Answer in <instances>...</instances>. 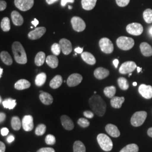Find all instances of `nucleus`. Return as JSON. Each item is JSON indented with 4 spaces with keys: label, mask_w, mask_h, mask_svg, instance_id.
<instances>
[{
    "label": "nucleus",
    "mask_w": 152,
    "mask_h": 152,
    "mask_svg": "<svg viewBox=\"0 0 152 152\" xmlns=\"http://www.w3.org/2000/svg\"><path fill=\"white\" fill-rule=\"evenodd\" d=\"M88 104L92 112L98 116L102 117L105 113L107 104L100 96L94 95L89 99Z\"/></svg>",
    "instance_id": "nucleus-1"
},
{
    "label": "nucleus",
    "mask_w": 152,
    "mask_h": 152,
    "mask_svg": "<svg viewBox=\"0 0 152 152\" xmlns=\"http://www.w3.org/2000/svg\"><path fill=\"white\" fill-rule=\"evenodd\" d=\"M12 50L16 63L20 64H25L27 63L26 51L19 42L16 41L12 44Z\"/></svg>",
    "instance_id": "nucleus-2"
},
{
    "label": "nucleus",
    "mask_w": 152,
    "mask_h": 152,
    "mask_svg": "<svg viewBox=\"0 0 152 152\" xmlns=\"http://www.w3.org/2000/svg\"><path fill=\"white\" fill-rule=\"evenodd\" d=\"M97 141L102 150L105 152H109L113 148V142L110 138L104 134H99L97 136Z\"/></svg>",
    "instance_id": "nucleus-3"
},
{
    "label": "nucleus",
    "mask_w": 152,
    "mask_h": 152,
    "mask_svg": "<svg viewBox=\"0 0 152 152\" xmlns=\"http://www.w3.org/2000/svg\"><path fill=\"white\" fill-rule=\"evenodd\" d=\"M117 46L122 50H129L132 49L135 44V41L133 38L125 36H121L117 38L116 41Z\"/></svg>",
    "instance_id": "nucleus-4"
},
{
    "label": "nucleus",
    "mask_w": 152,
    "mask_h": 152,
    "mask_svg": "<svg viewBox=\"0 0 152 152\" xmlns=\"http://www.w3.org/2000/svg\"><path fill=\"white\" fill-rule=\"evenodd\" d=\"M147 117L145 111L136 112L131 118V124L134 127H139L144 124Z\"/></svg>",
    "instance_id": "nucleus-5"
},
{
    "label": "nucleus",
    "mask_w": 152,
    "mask_h": 152,
    "mask_svg": "<svg viewBox=\"0 0 152 152\" xmlns=\"http://www.w3.org/2000/svg\"><path fill=\"white\" fill-rule=\"evenodd\" d=\"M99 45L102 51L105 54H111L114 50V46L112 42L108 38H101Z\"/></svg>",
    "instance_id": "nucleus-6"
},
{
    "label": "nucleus",
    "mask_w": 152,
    "mask_h": 152,
    "mask_svg": "<svg viewBox=\"0 0 152 152\" xmlns=\"http://www.w3.org/2000/svg\"><path fill=\"white\" fill-rule=\"evenodd\" d=\"M71 22L73 29L76 32H82L86 28L85 22L78 16H73L71 19Z\"/></svg>",
    "instance_id": "nucleus-7"
},
{
    "label": "nucleus",
    "mask_w": 152,
    "mask_h": 152,
    "mask_svg": "<svg viewBox=\"0 0 152 152\" xmlns=\"http://www.w3.org/2000/svg\"><path fill=\"white\" fill-rule=\"evenodd\" d=\"M127 32L134 36H140L143 32V27L140 23H132L126 27Z\"/></svg>",
    "instance_id": "nucleus-8"
},
{
    "label": "nucleus",
    "mask_w": 152,
    "mask_h": 152,
    "mask_svg": "<svg viewBox=\"0 0 152 152\" xmlns=\"http://www.w3.org/2000/svg\"><path fill=\"white\" fill-rule=\"evenodd\" d=\"M14 4L20 10L28 11L34 5V0H15Z\"/></svg>",
    "instance_id": "nucleus-9"
},
{
    "label": "nucleus",
    "mask_w": 152,
    "mask_h": 152,
    "mask_svg": "<svg viewBox=\"0 0 152 152\" xmlns=\"http://www.w3.org/2000/svg\"><path fill=\"white\" fill-rule=\"evenodd\" d=\"M137 68L136 63L132 61H127L121 65L119 72L121 74L125 75L132 73Z\"/></svg>",
    "instance_id": "nucleus-10"
},
{
    "label": "nucleus",
    "mask_w": 152,
    "mask_h": 152,
    "mask_svg": "<svg viewBox=\"0 0 152 152\" xmlns=\"http://www.w3.org/2000/svg\"><path fill=\"white\" fill-rule=\"evenodd\" d=\"M46 32V28L44 27L36 28L34 30L31 31L28 33V37L31 40L38 39L41 37H42Z\"/></svg>",
    "instance_id": "nucleus-11"
},
{
    "label": "nucleus",
    "mask_w": 152,
    "mask_h": 152,
    "mask_svg": "<svg viewBox=\"0 0 152 152\" xmlns=\"http://www.w3.org/2000/svg\"><path fill=\"white\" fill-rule=\"evenodd\" d=\"M22 126L24 130L31 131L34 128L33 118L31 115H26L23 118L22 121Z\"/></svg>",
    "instance_id": "nucleus-12"
},
{
    "label": "nucleus",
    "mask_w": 152,
    "mask_h": 152,
    "mask_svg": "<svg viewBox=\"0 0 152 152\" xmlns=\"http://www.w3.org/2000/svg\"><path fill=\"white\" fill-rule=\"evenodd\" d=\"M83 77L78 73H73L69 76L66 81V83L69 87H75L78 85L82 81Z\"/></svg>",
    "instance_id": "nucleus-13"
},
{
    "label": "nucleus",
    "mask_w": 152,
    "mask_h": 152,
    "mask_svg": "<svg viewBox=\"0 0 152 152\" xmlns=\"http://www.w3.org/2000/svg\"><path fill=\"white\" fill-rule=\"evenodd\" d=\"M139 92L143 98L147 99H150L152 98V86L141 84L139 87Z\"/></svg>",
    "instance_id": "nucleus-14"
},
{
    "label": "nucleus",
    "mask_w": 152,
    "mask_h": 152,
    "mask_svg": "<svg viewBox=\"0 0 152 152\" xmlns=\"http://www.w3.org/2000/svg\"><path fill=\"white\" fill-rule=\"evenodd\" d=\"M59 44H60L62 53L64 54L68 55L72 52V45L69 40L66 38H62L59 41Z\"/></svg>",
    "instance_id": "nucleus-15"
},
{
    "label": "nucleus",
    "mask_w": 152,
    "mask_h": 152,
    "mask_svg": "<svg viewBox=\"0 0 152 152\" xmlns=\"http://www.w3.org/2000/svg\"><path fill=\"white\" fill-rule=\"evenodd\" d=\"M60 120L62 126L65 130L71 131L73 129L74 123L70 117L66 115H63L62 116H61Z\"/></svg>",
    "instance_id": "nucleus-16"
},
{
    "label": "nucleus",
    "mask_w": 152,
    "mask_h": 152,
    "mask_svg": "<svg viewBox=\"0 0 152 152\" xmlns=\"http://www.w3.org/2000/svg\"><path fill=\"white\" fill-rule=\"evenodd\" d=\"M94 75L95 77L98 80H103L109 76V71L103 67H99L95 70Z\"/></svg>",
    "instance_id": "nucleus-17"
},
{
    "label": "nucleus",
    "mask_w": 152,
    "mask_h": 152,
    "mask_svg": "<svg viewBox=\"0 0 152 152\" xmlns=\"http://www.w3.org/2000/svg\"><path fill=\"white\" fill-rule=\"evenodd\" d=\"M105 131L110 136L113 137H118L120 136V131L115 125L108 124L105 126Z\"/></svg>",
    "instance_id": "nucleus-18"
},
{
    "label": "nucleus",
    "mask_w": 152,
    "mask_h": 152,
    "mask_svg": "<svg viewBox=\"0 0 152 152\" xmlns=\"http://www.w3.org/2000/svg\"><path fill=\"white\" fill-rule=\"evenodd\" d=\"M11 20L13 24L16 26H20L24 23V19L20 14L17 11H12Z\"/></svg>",
    "instance_id": "nucleus-19"
},
{
    "label": "nucleus",
    "mask_w": 152,
    "mask_h": 152,
    "mask_svg": "<svg viewBox=\"0 0 152 152\" xmlns=\"http://www.w3.org/2000/svg\"><path fill=\"white\" fill-rule=\"evenodd\" d=\"M39 98L42 103L49 105L53 103V98L48 92H43L39 94Z\"/></svg>",
    "instance_id": "nucleus-20"
},
{
    "label": "nucleus",
    "mask_w": 152,
    "mask_h": 152,
    "mask_svg": "<svg viewBox=\"0 0 152 152\" xmlns=\"http://www.w3.org/2000/svg\"><path fill=\"white\" fill-rule=\"evenodd\" d=\"M81 58L85 63L89 65H94L96 63L95 58L90 53L83 52L81 54Z\"/></svg>",
    "instance_id": "nucleus-21"
},
{
    "label": "nucleus",
    "mask_w": 152,
    "mask_h": 152,
    "mask_svg": "<svg viewBox=\"0 0 152 152\" xmlns=\"http://www.w3.org/2000/svg\"><path fill=\"white\" fill-rule=\"evenodd\" d=\"M31 83L27 80L21 79L18 80L15 83L14 87L18 90H23L25 89H27L31 87Z\"/></svg>",
    "instance_id": "nucleus-22"
},
{
    "label": "nucleus",
    "mask_w": 152,
    "mask_h": 152,
    "mask_svg": "<svg viewBox=\"0 0 152 152\" xmlns=\"http://www.w3.org/2000/svg\"><path fill=\"white\" fill-rule=\"evenodd\" d=\"M141 54L145 56H151L152 55V46L147 42H142L140 45Z\"/></svg>",
    "instance_id": "nucleus-23"
},
{
    "label": "nucleus",
    "mask_w": 152,
    "mask_h": 152,
    "mask_svg": "<svg viewBox=\"0 0 152 152\" xmlns=\"http://www.w3.org/2000/svg\"><path fill=\"white\" fill-rule=\"evenodd\" d=\"M125 98L123 96H122V97L114 96V97L111 98L110 105L114 108H121L122 104L124 103L125 102Z\"/></svg>",
    "instance_id": "nucleus-24"
},
{
    "label": "nucleus",
    "mask_w": 152,
    "mask_h": 152,
    "mask_svg": "<svg viewBox=\"0 0 152 152\" xmlns=\"http://www.w3.org/2000/svg\"><path fill=\"white\" fill-rule=\"evenodd\" d=\"M46 62L47 64L51 68H56L58 67L59 64V60L56 55H49L46 59Z\"/></svg>",
    "instance_id": "nucleus-25"
},
{
    "label": "nucleus",
    "mask_w": 152,
    "mask_h": 152,
    "mask_svg": "<svg viewBox=\"0 0 152 152\" xmlns=\"http://www.w3.org/2000/svg\"><path fill=\"white\" fill-rule=\"evenodd\" d=\"M63 83V78L60 75H56L51 80L50 86L53 89H56L60 87Z\"/></svg>",
    "instance_id": "nucleus-26"
},
{
    "label": "nucleus",
    "mask_w": 152,
    "mask_h": 152,
    "mask_svg": "<svg viewBox=\"0 0 152 152\" xmlns=\"http://www.w3.org/2000/svg\"><path fill=\"white\" fill-rule=\"evenodd\" d=\"M97 0H82V8L86 10H91L96 5Z\"/></svg>",
    "instance_id": "nucleus-27"
},
{
    "label": "nucleus",
    "mask_w": 152,
    "mask_h": 152,
    "mask_svg": "<svg viewBox=\"0 0 152 152\" xmlns=\"http://www.w3.org/2000/svg\"><path fill=\"white\" fill-rule=\"evenodd\" d=\"M0 58L2 62L7 65H11L12 64V59L11 55L7 51H2L0 54Z\"/></svg>",
    "instance_id": "nucleus-28"
},
{
    "label": "nucleus",
    "mask_w": 152,
    "mask_h": 152,
    "mask_svg": "<svg viewBox=\"0 0 152 152\" xmlns=\"http://www.w3.org/2000/svg\"><path fill=\"white\" fill-rule=\"evenodd\" d=\"M46 59V55L45 53L43 51H39L35 57L34 63L37 66H40L44 64Z\"/></svg>",
    "instance_id": "nucleus-29"
},
{
    "label": "nucleus",
    "mask_w": 152,
    "mask_h": 152,
    "mask_svg": "<svg viewBox=\"0 0 152 152\" xmlns=\"http://www.w3.org/2000/svg\"><path fill=\"white\" fill-rule=\"evenodd\" d=\"M46 78H47V76L45 73L42 72L39 73L36 77V78H35L36 85L39 87L43 86L46 81Z\"/></svg>",
    "instance_id": "nucleus-30"
},
{
    "label": "nucleus",
    "mask_w": 152,
    "mask_h": 152,
    "mask_svg": "<svg viewBox=\"0 0 152 152\" xmlns=\"http://www.w3.org/2000/svg\"><path fill=\"white\" fill-rule=\"evenodd\" d=\"M2 105L4 108L9 109L10 110L13 109L16 105V100L11 98L6 99L2 102Z\"/></svg>",
    "instance_id": "nucleus-31"
},
{
    "label": "nucleus",
    "mask_w": 152,
    "mask_h": 152,
    "mask_svg": "<svg viewBox=\"0 0 152 152\" xmlns=\"http://www.w3.org/2000/svg\"><path fill=\"white\" fill-rule=\"evenodd\" d=\"M11 125L13 130L18 131L20 129L22 124L20 118L18 116H14L11 118Z\"/></svg>",
    "instance_id": "nucleus-32"
},
{
    "label": "nucleus",
    "mask_w": 152,
    "mask_h": 152,
    "mask_svg": "<svg viewBox=\"0 0 152 152\" xmlns=\"http://www.w3.org/2000/svg\"><path fill=\"white\" fill-rule=\"evenodd\" d=\"M1 28L4 32H9L10 30V20L7 17L4 18L1 22Z\"/></svg>",
    "instance_id": "nucleus-33"
},
{
    "label": "nucleus",
    "mask_w": 152,
    "mask_h": 152,
    "mask_svg": "<svg viewBox=\"0 0 152 152\" xmlns=\"http://www.w3.org/2000/svg\"><path fill=\"white\" fill-rule=\"evenodd\" d=\"M73 152H86V147L82 141L77 140L75 142Z\"/></svg>",
    "instance_id": "nucleus-34"
},
{
    "label": "nucleus",
    "mask_w": 152,
    "mask_h": 152,
    "mask_svg": "<svg viewBox=\"0 0 152 152\" xmlns=\"http://www.w3.org/2000/svg\"><path fill=\"white\" fill-rule=\"evenodd\" d=\"M104 93L107 97L112 98L116 93V88L114 86L106 87L104 89Z\"/></svg>",
    "instance_id": "nucleus-35"
},
{
    "label": "nucleus",
    "mask_w": 152,
    "mask_h": 152,
    "mask_svg": "<svg viewBox=\"0 0 152 152\" xmlns=\"http://www.w3.org/2000/svg\"><path fill=\"white\" fill-rule=\"evenodd\" d=\"M139 147L135 144H130L123 148L120 152H138Z\"/></svg>",
    "instance_id": "nucleus-36"
},
{
    "label": "nucleus",
    "mask_w": 152,
    "mask_h": 152,
    "mask_svg": "<svg viewBox=\"0 0 152 152\" xmlns=\"http://www.w3.org/2000/svg\"><path fill=\"white\" fill-rule=\"evenodd\" d=\"M118 84L120 88L122 90H127L129 88V83L124 77H120L118 79Z\"/></svg>",
    "instance_id": "nucleus-37"
},
{
    "label": "nucleus",
    "mask_w": 152,
    "mask_h": 152,
    "mask_svg": "<svg viewBox=\"0 0 152 152\" xmlns=\"http://www.w3.org/2000/svg\"><path fill=\"white\" fill-rule=\"evenodd\" d=\"M143 18L145 22L151 24L152 23V10L151 9H147L143 12Z\"/></svg>",
    "instance_id": "nucleus-38"
},
{
    "label": "nucleus",
    "mask_w": 152,
    "mask_h": 152,
    "mask_svg": "<svg viewBox=\"0 0 152 152\" xmlns=\"http://www.w3.org/2000/svg\"><path fill=\"white\" fill-rule=\"evenodd\" d=\"M46 126L45 124H39L35 130V134L37 136H42L46 132Z\"/></svg>",
    "instance_id": "nucleus-39"
},
{
    "label": "nucleus",
    "mask_w": 152,
    "mask_h": 152,
    "mask_svg": "<svg viewBox=\"0 0 152 152\" xmlns=\"http://www.w3.org/2000/svg\"><path fill=\"white\" fill-rule=\"evenodd\" d=\"M61 50V49L59 44L54 43L51 46V51L53 53V54L56 56H58L60 54Z\"/></svg>",
    "instance_id": "nucleus-40"
},
{
    "label": "nucleus",
    "mask_w": 152,
    "mask_h": 152,
    "mask_svg": "<svg viewBox=\"0 0 152 152\" xmlns=\"http://www.w3.org/2000/svg\"><path fill=\"white\" fill-rule=\"evenodd\" d=\"M45 142L48 145H54L56 142V138L54 135L51 134H49L45 137Z\"/></svg>",
    "instance_id": "nucleus-41"
},
{
    "label": "nucleus",
    "mask_w": 152,
    "mask_h": 152,
    "mask_svg": "<svg viewBox=\"0 0 152 152\" xmlns=\"http://www.w3.org/2000/svg\"><path fill=\"white\" fill-rule=\"evenodd\" d=\"M78 124L83 128H86L89 126L90 125V122L85 118H81L78 120L77 122Z\"/></svg>",
    "instance_id": "nucleus-42"
},
{
    "label": "nucleus",
    "mask_w": 152,
    "mask_h": 152,
    "mask_svg": "<svg viewBox=\"0 0 152 152\" xmlns=\"http://www.w3.org/2000/svg\"><path fill=\"white\" fill-rule=\"evenodd\" d=\"M117 5L120 7H125L129 5L130 0H115Z\"/></svg>",
    "instance_id": "nucleus-43"
},
{
    "label": "nucleus",
    "mask_w": 152,
    "mask_h": 152,
    "mask_svg": "<svg viewBox=\"0 0 152 152\" xmlns=\"http://www.w3.org/2000/svg\"><path fill=\"white\" fill-rule=\"evenodd\" d=\"M37 152H55L54 149L50 147H45L38 149Z\"/></svg>",
    "instance_id": "nucleus-44"
},
{
    "label": "nucleus",
    "mask_w": 152,
    "mask_h": 152,
    "mask_svg": "<svg viewBox=\"0 0 152 152\" xmlns=\"http://www.w3.org/2000/svg\"><path fill=\"white\" fill-rule=\"evenodd\" d=\"M83 115H84L85 117H86V118H92L94 116V113L91 111H90V110L85 111L83 112Z\"/></svg>",
    "instance_id": "nucleus-45"
},
{
    "label": "nucleus",
    "mask_w": 152,
    "mask_h": 152,
    "mask_svg": "<svg viewBox=\"0 0 152 152\" xmlns=\"http://www.w3.org/2000/svg\"><path fill=\"white\" fill-rule=\"evenodd\" d=\"M7 6V4L5 1L1 0L0 1V11H2L5 10Z\"/></svg>",
    "instance_id": "nucleus-46"
},
{
    "label": "nucleus",
    "mask_w": 152,
    "mask_h": 152,
    "mask_svg": "<svg viewBox=\"0 0 152 152\" xmlns=\"http://www.w3.org/2000/svg\"><path fill=\"white\" fill-rule=\"evenodd\" d=\"M9 132V130L6 127H4V128L1 129V134L2 136H7L8 135Z\"/></svg>",
    "instance_id": "nucleus-47"
},
{
    "label": "nucleus",
    "mask_w": 152,
    "mask_h": 152,
    "mask_svg": "<svg viewBox=\"0 0 152 152\" xmlns=\"http://www.w3.org/2000/svg\"><path fill=\"white\" fill-rule=\"evenodd\" d=\"M75 0H61V5L64 7L68 3H73Z\"/></svg>",
    "instance_id": "nucleus-48"
},
{
    "label": "nucleus",
    "mask_w": 152,
    "mask_h": 152,
    "mask_svg": "<svg viewBox=\"0 0 152 152\" xmlns=\"http://www.w3.org/2000/svg\"><path fill=\"white\" fill-rule=\"evenodd\" d=\"M6 150V146L5 144L1 141L0 142V152H5Z\"/></svg>",
    "instance_id": "nucleus-49"
},
{
    "label": "nucleus",
    "mask_w": 152,
    "mask_h": 152,
    "mask_svg": "<svg viewBox=\"0 0 152 152\" xmlns=\"http://www.w3.org/2000/svg\"><path fill=\"white\" fill-rule=\"evenodd\" d=\"M6 118V114L4 113L1 112L0 113V122L2 123L5 120Z\"/></svg>",
    "instance_id": "nucleus-50"
},
{
    "label": "nucleus",
    "mask_w": 152,
    "mask_h": 152,
    "mask_svg": "<svg viewBox=\"0 0 152 152\" xmlns=\"http://www.w3.org/2000/svg\"><path fill=\"white\" fill-rule=\"evenodd\" d=\"M14 140H15L14 136H13L12 135H9L7 137V138L6 139V141H7L9 143H11V142H12L13 141H14Z\"/></svg>",
    "instance_id": "nucleus-51"
},
{
    "label": "nucleus",
    "mask_w": 152,
    "mask_h": 152,
    "mask_svg": "<svg viewBox=\"0 0 152 152\" xmlns=\"http://www.w3.org/2000/svg\"><path fill=\"white\" fill-rule=\"evenodd\" d=\"M83 48H80V47H78L75 49V51L77 54H82L83 53Z\"/></svg>",
    "instance_id": "nucleus-52"
},
{
    "label": "nucleus",
    "mask_w": 152,
    "mask_h": 152,
    "mask_svg": "<svg viewBox=\"0 0 152 152\" xmlns=\"http://www.w3.org/2000/svg\"><path fill=\"white\" fill-rule=\"evenodd\" d=\"M31 23H32V24L34 26V27H36L39 24V22H38V20H37V19H36V18H35L33 21H32Z\"/></svg>",
    "instance_id": "nucleus-53"
},
{
    "label": "nucleus",
    "mask_w": 152,
    "mask_h": 152,
    "mask_svg": "<svg viewBox=\"0 0 152 152\" xmlns=\"http://www.w3.org/2000/svg\"><path fill=\"white\" fill-rule=\"evenodd\" d=\"M58 0H46V2L48 3V4L49 5H51V4H54L55 2H57Z\"/></svg>",
    "instance_id": "nucleus-54"
},
{
    "label": "nucleus",
    "mask_w": 152,
    "mask_h": 152,
    "mask_svg": "<svg viewBox=\"0 0 152 152\" xmlns=\"http://www.w3.org/2000/svg\"><path fill=\"white\" fill-rule=\"evenodd\" d=\"M113 63L114 64V66L115 68H117L118 67V63H119V61L118 59H114L113 61Z\"/></svg>",
    "instance_id": "nucleus-55"
},
{
    "label": "nucleus",
    "mask_w": 152,
    "mask_h": 152,
    "mask_svg": "<svg viewBox=\"0 0 152 152\" xmlns=\"http://www.w3.org/2000/svg\"><path fill=\"white\" fill-rule=\"evenodd\" d=\"M148 135L152 137V127H151L148 130Z\"/></svg>",
    "instance_id": "nucleus-56"
},
{
    "label": "nucleus",
    "mask_w": 152,
    "mask_h": 152,
    "mask_svg": "<svg viewBox=\"0 0 152 152\" xmlns=\"http://www.w3.org/2000/svg\"><path fill=\"white\" fill-rule=\"evenodd\" d=\"M2 73H3V69H2V68H0V78L2 77Z\"/></svg>",
    "instance_id": "nucleus-57"
},
{
    "label": "nucleus",
    "mask_w": 152,
    "mask_h": 152,
    "mask_svg": "<svg viewBox=\"0 0 152 152\" xmlns=\"http://www.w3.org/2000/svg\"><path fill=\"white\" fill-rule=\"evenodd\" d=\"M136 68H137V73H140L141 69H142V68H140V67H139V66H138V67H137Z\"/></svg>",
    "instance_id": "nucleus-58"
},
{
    "label": "nucleus",
    "mask_w": 152,
    "mask_h": 152,
    "mask_svg": "<svg viewBox=\"0 0 152 152\" xmlns=\"http://www.w3.org/2000/svg\"><path fill=\"white\" fill-rule=\"evenodd\" d=\"M149 33H150V34L152 36V27L150 28V29H149Z\"/></svg>",
    "instance_id": "nucleus-59"
},
{
    "label": "nucleus",
    "mask_w": 152,
    "mask_h": 152,
    "mask_svg": "<svg viewBox=\"0 0 152 152\" xmlns=\"http://www.w3.org/2000/svg\"><path fill=\"white\" fill-rule=\"evenodd\" d=\"M132 85H133V86H136V85H137V82H133Z\"/></svg>",
    "instance_id": "nucleus-60"
},
{
    "label": "nucleus",
    "mask_w": 152,
    "mask_h": 152,
    "mask_svg": "<svg viewBox=\"0 0 152 152\" xmlns=\"http://www.w3.org/2000/svg\"><path fill=\"white\" fill-rule=\"evenodd\" d=\"M68 8H69V9H70V10H71V9H72V6H68Z\"/></svg>",
    "instance_id": "nucleus-61"
},
{
    "label": "nucleus",
    "mask_w": 152,
    "mask_h": 152,
    "mask_svg": "<svg viewBox=\"0 0 152 152\" xmlns=\"http://www.w3.org/2000/svg\"><path fill=\"white\" fill-rule=\"evenodd\" d=\"M0 103H2V98L1 97H0Z\"/></svg>",
    "instance_id": "nucleus-62"
},
{
    "label": "nucleus",
    "mask_w": 152,
    "mask_h": 152,
    "mask_svg": "<svg viewBox=\"0 0 152 152\" xmlns=\"http://www.w3.org/2000/svg\"><path fill=\"white\" fill-rule=\"evenodd\" d=\"M131 75H132V73H129V77H130L131 76Z\"/></svg>",
    "instance_id": "nucleus-63"
},
{
    "label": "nucleus",
    "mask_w": 152,
    "mask_h": 152,
    "mask_svg": "<svg viewBox=\"0 0 152 152\" xmlns=\"http://www.w3.org/2000/svg\"><path fill=\"white\" fill-rule=\"evenodd\" d=\"M44 92V91H39V92H40V93H42V92Z\"/></svg>",
    "instance_id": "nucleus-64"
}]
</instances>
